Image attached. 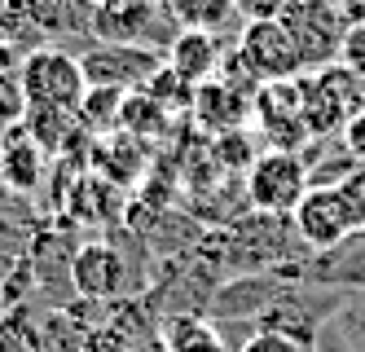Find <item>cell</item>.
<instances>
[{
	"label": "cell",
	"instance_id": "obj_20",
	"mask_svg": "<svg viewBox=\"0 0 365 352\" xmlns=\"http://www.w3.org/2000/svg\"><path fill=\"white\" fill-rule=\"evenodd\" d=\"M0 352H44V335L27 313L18 308L0 313Z\"/></svg>",
	"mask_w": 365,
	"mask_h": 352
},
{
	"label": "cell",
	"instance_id": "obj_16",
	"mask_svg": "<svg viewBox=\"0 0 365 352\" xmlns=\"http://www.w3.org/2000/svg\"><path fill=\"white\" fill-rule=\"evenodd\" d=\"M31 22L40 36H71V31H88V5L84 0H27Z\"/></svg>",
	"mask_w": 365,
	"mask_h": 352
},
{
	"label": "cell",
	"instance_id": "obj_1",
	"mask_svg": "<svg viewBox=\"0 0 365 352\" xmlns=\"http://www.w3.org/2000/svg\"><path fill=\"white\" fill-rule=\"evenodd\" d=\"M18 79H22V93H27V106L66 111V115L80 111V101L88 93L80 58L66 53V49H58V44L27 49V58H22V66H18Z\"/></svg>",
	"mask_w": 365,
	"mask_h": 352
},
{
	"label": "cell",
	"instance_id": "obj_9",
	"mask_svg": "<svg viewBox=\"0 0 365 352\" xmlns=\"http://www.w3.org/2000/svg\"><path fill=\"white\" fill-rule=\"evenodd\" d=\"M291 225H295V233L308 242L312 251H330V247H339L344 238L356 233L352 211H348L344 198H339V189H334V185L308 189V194L299 198V207L291 211Z\"/></svg>",
	"mask_w": 365,
	"mask_h": 352
},
{
	"label": "cell",
	"instance_id": "obj_3",
	"mask_svg": "<svg viewBox=\"0 0 365 352\" xmlns=\"http://www.w3.org/2000/svg\"><path fill=\"white\" fill-rule=\"evenodd\" d=\"M308 194V164L299 150H259L247 168V198L264 216H291Z\"/></svg>",
	"mask_w": 365,
	"mask_h": 352
},
{
	"label": "cell",
	"instance_id": "obj_14",
	"mask_svg": "<svg viewBox=\"0 0 365 352\" xmlns=\"http://www.w3.org/2000/svg\"><path fill=\"white\" fill-rule=\"evenodd\" d=\"M159 343H163V352H229L212 321L190 317V313L168 317L163 331H159Z\"/></svg>",
	"mask_w": 365,
	"mask_h": 352
},
{
	"label": "cell",
	"instance_id": "obj_29",
	"mask_svg": "<svg viewBox=\"0 0 365 352\" xmlns=\"http://www.w3.org/2000/svg\"><path fill=\"white\" fill-rule=\"evenodd\" d=\"M84 5H88V9H93V5H97V0H84Z\"/></svg>",
	"mask_w": 365,
	"mask_h": 352
},
{
	"label": "cell",
	"instance_id": "obj_15",
	"mask_svg": "<svg viewBox=\"0 0 365 352\" xmlns=\"http://www.w3.org/2000/svg\"><path fill=\"white\" fill-rule=\"evenodd\" d=\"M176 31H220L233 14V0H159Z\"/></svg>",
	"mask_w": 365,
	"mask_h": 352
},
{
	"label": "cell",
	"instance_id": "obj_11",
	"mask_svg": "<svg viewBox=\"0 0 365 352\" xmlns=\"http://www.w3.org/2000/svg\"><path fill=\"white\" fill-rule=\"evenodd\" d=\"M190 119L207 132V137H225V132H238L251 124V93L233 89L229 79H207V84L194 89V106Z\"/></svg>",
	"mask_w": 365,
	"mask_h": 352
},
{
	"label": "cell",
	"instance_id": "obj_23",
	"mask_svg": "<svg viewBox=\"0 0 365 352\" xmlns=\"http://www.w3.org/2000/svg\"><path fill=\"white\" fill-rule=\"evenodd\" d=\"M84 352H137L133 335L123 331V321H101L84 331Z\"/></svg>",
	"mask_w": 365,
	"mask_h": 352
},
{
	"label": "cell",
	"instance_id": "obj_12",
	"mask_svg": "<svg viewBox=\"0 0 365 352\" xmlns=\"http://www.w3.org/2000/svg\"><path fill=\"white\" fill-rule=\"evenodd\" d=\"M44 181V150L27 137V128H5L0 132V185L14 194H36Z\"/></svg>",
	"mask_w": 365,
	"mask_h": 352
},
{
	"label": "cell",
	"instance_id": "obj_18",
	"mask_svg": "<svg viewBox=\"0 0 365 352\" xmlns=\"http://www.w3.org/2000/svg\"><path fill=\"white\" fill-rule=\"evenodd\" d=\"M123 89H88L80 111H75V124L93 137H110V128H119V111H123Z\"/></svg>",
	"mask_w": 365,
	"mask_h": 352
},
{
	"label": "cell",
	"instance_id": "obj_6",
	"mask_svg": "<svg viewBox=\"0 0 365 352\" xmlns=\"http://www.w3.org/2000/svg\"><path fill=\"white\" fill-rule=\"evenodd\" d=\"M163 62H168V53L141 49V44H97V49H88L80 58L88 89H123V93L145 89L150 75Z\"/></svg>",
	"mask_w": 365,
	"mask_h": 352
},
{
	"label": "cell",
	"instance_id": "obj_13",
	"mask_svg": "<svg viewBox=\"0 0 365 352\" xmlns=\"http://www.w3.org/2000/svg\"><path fill=\"white\" fill-rule=\"evenodd\" d=\"M220 62H225V49H220L216 31H176L168 44V66L194 89L207 84V79H216Z\"/></svg>",
	"mask_w": 365,
	"mask_h": 352
},
{
	"label": "cell",
	"instance_id": "obj_25",
	"mask_svg": "<svg viewBox=\"0 0 365 352\" xmlns=\"http://www.w3.org/2000/svg\"><path fill=\"white\" fill-rule=\"evenodd\" d=\"M339 62H344L361 84H365V22H348L344 44H339Z\"/></svg>",
	"mask_w": 365,
	"mask_h": 352
},
{
	"label": "cell",
	"instance_id": "obj_24",
	"mask_svg": "<svg viewBox=\"0 0 365 352\" xmlns=\"http://www.w3.org/2000/svg\"><path fill=\"white\" fill-rule=\"evenodd\" d=\"M334 189H339V198L348 203L352 225H356V233H361V229H365V164H356L352 172H344V181H339Z\"/></svg>",
	"mask_w": 365,
	"mask_h": 352
},
{
	"label": "cell",
	"instance_id": "obj_5",
	"mask_svg": "<svg viewBox=\"0 0 365 352\" xmlns=\"http://www.w3.org/2000/svg\"><path fill=\"white\" fill-rule=\"evenodd\" d=\"M251 119H255L259 141L269 150H299L304 141H312L308 119H304V101H299V75L259 84L251 97Z\"/></svg>",
	"mask_w": 365,
	"mask_h": 352
},
{
	"label": "cell",
	"instance_id": "obj_7",
	"mask_svg": "<svg viewBox=\"0 0 365 352\" xmlns=\"http://www.w3.org/2000/svg\"><path fill=\"white\" fill-rule=\"evenodd\" d=\"M238 58L251 66V75L259 84H273V79H295L304 75V62L295 53V40L286 31L282 18H264V22H247L238 36Z\"/></svg>",
	"mask_w": 365,
	"mask_h": 352
},
{
	"label": "cell",
	"instance_id": "obj_4",
	"mask_svg": "<svg viewBox=\"0 0 365 352\" xmlns=\"http://www.w3.org/2000/svg\"><path fill=\"white\" fill-rule=\"evenodd\" d=\"M282 22L295 40L304 71L339 62V44H344V31H348L339 5H330V0H291V5L282 9Z\"/></svg>",
	"mask_w": 365,
	"mask_h": 352
},
{
	"label": "cell",
	"instance_id": "obj_28",
	"mask_svg": "<svg viewBox=\"0 0 365 352\" xmlns=\"http://www.w3.org/2000/svg\"><path fill=\"white\" fill-rule=\"evenodd\" d=\"M344 150L356 159V164H365V106L344 124Z\"/></svg>",
	"mask_w": 365,
	"mask_h": 352
},
{
	"label": "cell",
	"instance_id": "obj_31",
	"mask_svg": "<svg viewBox=\"0 0 365 352\" xmlns=\"http://www.w3.org/2000/svg\"><path fill=\"white\" fill-rule=\"evenodd\" d=\"M80 352H84V348H80Z\"/></svg>",
	"mask_w": 365,
	"mask_h": 352
},
{
	"label": "cell",
	"instance_id": "obj_2",
	"mask_svg": "<svg viewBox=\"0 0 365 352\" xmlns=\"http://www.w3.org/2000/svg\"><path fill=\"white\" fill-rule=\"evenodd\" d=\"M299 101L312 137H330V132H344V124L365 106V84L344 62H330L299 75Z\"/></svg>",
	"mask_w": 365,
	"mask_h": 352
},
{
	"label": "cell",
	"instance_id": "obj_21",
	"mask_svg": "<svg viewBox=\"0 0 365 352\" xmlns=\"http://www.w3.org/2000/svg\"><path fill=\"white\" fill-rule=\"evenodd\" d=\"M145 93H150L154 101H159L168 115H176V111H190V106H194V84H185V79H180V75H176L168 62H163L159 71L150 75Z\"/></svg>",
	"mask_w": 365,
	"mask_h": 352
},
{
	"label": "cell",
	"instance_id": "obj_17",
	"mask_svg": "<svg viewBox=\"0 0 365 352\" xmlns=\"http://www.w3.org/2000/svg\"><path fill=\"white\" fill-rule=\"evenodd\" d=\"M119 128L128 132V137H137V141H154V137H159V132L168 128V111H163V106L154 101L145 89H137V93H128V97H123Z\"/></svg>",
	"mask_w": 365,
	"mask_h": 352
},
{
	"label": "cell",
	"instance_id": "obj_19",
	"mask_svg": "<svg viewBox=\"0 0 365 352\" xmlns=\"http://www.w3.org/2000/svg\"><path fill=\"white\" fill-rule=\"evenodd\" d=\"M22 128H27V137H31L44 154H53V150H62V141H71L75 115H66V111H44V106H27V119H22Z\"/></svg>",
	"mask_w": 365,
	"mask_h": 352
},
{
	"label": "cell",
	"instance_id": "obj_8",
	"mask_svg": "<svg viewBox=\"0 0 365 352\" xmlns=\"http://www.w3.org/2000/svg\"><path fill=\"white\" fill-rule=\"evenodd\" d=\"M159 22H168L159 0H97L88 14V36L97 44H141L159 36Z\"/></svg>",
	"mask_w": 365,
	"mask_h": 352
},
{
	"label": "cell",
	"instance_id": "obj_26",
	"mask_svg": "<svg viewBox=\"0 0 365 352\" xmlns=\"http://www.w3.org/2000/svg\"><path fill=\"white\" fill-rule=\"evenodd\" d=\"M238 352H312V348H304V343L291 339V335H277V331H255Z\"/></svg>",
	"mask_w": 365,
	"mask_h": 352
},
{
	"label": "cell",
	"instance_id": "obj_22",
	"mask_svg": "<svg viewBox=\"0 0 365 352\" xmlns=\"http://www.w3.org/2000/svg\"><path fill=\"white\" fill-rule=\"evenodd\" d=\"M22 119H27V93H22L18 71H9V75H0V132L18 128Z\"/></svg>",
	"mask_w": 365,
	"mask_h": 352
},
{
	"label": "cell",
	"instance_id": "obj_30",
	"mask_svg": "<svg viewBox=\"0 0 365 352\" xmlns=\"http://www.w3.org/2000/svg\"><path fill=\"white\" fill-rule=\"evenodd\" d=\"M330 5H339V0H330Z\"/></svg>",
	"mask_w": 365,
	"mask_h": 352
},
{
	"label": "cell",
	"instance_id": "obj_10",
	"mask_svg": "<svg viewBox=\"0 0 365 352\" xmlns=\"http://www.w3.org/2000/svg\"><path fill=\"white\" fill-rule=\"evenodd\" d=\"M71 282H75V291H80L84 300L110 304L128 286V264L110 242H84V247L71 256Z\"/></svg>",
	"mask_w": 365,
	"mask_h": 352
},
{
	"label": "cell",
	"instance_id": "obj_27",
	"mask_svg": "<svg viewBox=\"0 0 365 352\" xmlns=\"http://www.w3.org/2000/svg\"><path fill=\"white\" fill-rule=\"evenodd\" d=\"M291 0H233V14H242L247 22H264V18H282V9Z\"/></svg>",
	"mask_w": 365,
	"mask_h": 352
}]
</instances>
